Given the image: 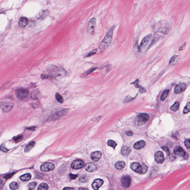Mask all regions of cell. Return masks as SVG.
<instances>
[{"instance_id":"d4e9b609","label":"cell","mask_w":190,"mask_h":190,"mask_svg":"<svg viewBox=\"0 0 190 190\" xmlns=\"http://www.w3.org/2000/svg\"><path fill=\"white\" fill-rule=\"evenodd\" d=\"M126 166V163L123 161H119L117 162L115 165V167L118 170L123 169Z\"/></svg>"},{"instance_id":"5bb4252c","label":"cell","mask_w":190,"mask_h":190,"mask_svg":"<svg viewBox=\"0 0 190 190\" xmlns=\"http://www.w3.org/2000/svg\"><path fill=\"white\" fill-rule=\"evenodd\" d=\"M174 152L175 155L179 157H183L185 155L186 153L182 147L176 146L174 148Z\"/></svg>"},{"instance_id":"8992f818","label":"cell","mask_w":190,"mask_h":190,"mask_svg":"<svg viewBox=\"0 0 190 190\" xmlns=\"http://www.w3.org/2000/svg\"><path fill=\"white\" fill-rule=\"evenodd\" d=\"M151 37V34L147 35L144 38L139 46V51L140 53H143L145 50L146 48L149 44Z\"/></svg>"},{"instance_id":"9a60e30c","label":"cell","mask_w":190,"mask_h":190,"mask_svg":"<svg viewBox=\"0 0 190 190\" xmlns=\"http://www.w3.org/2000/svg\"><path fill=\"white\" fill-rule=\"evenodd\" d=\"M103 183V180L100 179H96L94 180L92 184V187L94 190H98L102 185Z\"/></svg>"},{"instance_id":"7402d4cb","label":"cell","mask_w":190,"mask_h":190,"mask_svg":"<svg viewBox=\"0 0 190 190\" xmlns=\"http://www.w3.org/2000/svg\"><path fill=\"white\" fill-rule=\"evenodd\" d=\"M130 152H131V149L129 147L125 145L122 146L121 151L122 155L124 156H127L129 155Z\"/></svg>"},{"instance_id":"e575fe53","label":"cell","mask_w":190,"mask_h":190,"mask_svg":"<svg viewBox=\"0 0 190 190\" xmlns=\"http://www.w3.org/2000/svg\"><path fill=\"white\" fill-rule=\"evenodd\" d=\"M190 103L188 102L184 107L183 109V112L184 114H187L190 112Z\"/></svg>"},{"instance_id":"1f68e13d","label":"cell","mask_w":190,"mask_h":190,"mask_svg":"<svg viewBox=\"0 0 190 190\" xmlns=\"http://www.w3.org/2000/svg\"><path fill=\"white\" fill-rule=\"evenodd\" d=\"M48 186L45 183H41L40 185L38 188L39 190H47L48 189Z\"/></svg>"},{"instance_id":"2e32d148","label":"cell","mask_w":190,"mask_h":190,"mask_svg":"<svg viewBox=\"0 0 190 190\" xmlns=\"http://www.w3.org/2000/svg\"><path fill=\"white\" fill-rule=\"evenodd\" d=\"M85 169L89 172H92L96 171L97 169V167L95 164L92 163H90L85 165Z\"/></svg>"},{"instance_id":"ab89813d","label":"cell","mask_w":190,"mask_h":190,"mask_svg":"<svg viewBox=\"0 0 190 190\" xmlns=\"http://www.w3.org/2000/svg\"><path fill=\"white\" fill-rule=\"evenodd\" d=\"M79 180L82 182H87L88 180V176L86 175H83V176L81 177L79 179Z\"/></svg>"},{"instance_id":"484cf974","label":"cell","mask_w":190,"mask_h":190,"mask_svg":"<svg viewBox=\"0 0 190 190\" xmlns=\"http://www.w3.org/2000/svg\"><path fill=\"white\" fill-rule=\"evenodd\" d=\"M35 141H32L29 143L24 149L25 152H28L30 150L33 148L35 145Z\"/></svg>"},{"instance_id":"7c38bea8","label":"cell","mask_w":190,"mask_h":190,"mask_svg":"<svg viewBox=\"0 0 190 190\" xmlns=\"http://www.w3.org/2000/svg\"><path fill=\"white\" fill-rule=\"evenodd\" d=\"M155 158L156 162L161 164L164 162L165 157L163 152L161 151H157L155 155Z\"/></svg>"},{"instance_id":"e0dca14e","label":"cell","mask_w":190,"mask_h":190,"mask_svg":"<svg viewBox=\"0 0 190 190\" xmlns=\"http://www.w3.org/2000/svg\"><path fill=\"white\" fill-rule=\"evenodd\" d=\"M186 86L185 84H179L175 87V93L176 94H180L186 90Z\"/></svg>"},{"instance_id":"f35d334b","label":"cell","mask_w":190,"mask_h":190,"mask_svg":"<svg viewBox=\"0 0 190 190\" xmlns=\"http://www.w3.org/2000/svg\"><path fill=\"white\" fill-rule=\"evenodd\" d=\"M142 166V170H141V172L140 173V174H144L146 173L147 171V167L146 166V165H145V164H142L141 165Z\"/></svg>"},{"instance_id":"4fadbf2b","label":"cell","mask_w":190,"mask_h":190,"mask_svg":"<svg viewBox=\"0 0 190 190\" xmlns=\"http://www.w3.org/2000/svg\"><path fill=\"white\" fill-rule=\"evenodd\" d=\"M130 168L134 171L140 174L142 170V166L139 163L137 162L132 163L130 165Z\"/></svg>"},{"instance_id":"9c48e42d","label":"cell","mask_w":190,"mask_h":190,"mask_svg":"<svg viewBox=\"0 0 190 190\" xmlns=\"http://www.w3.org/2000/svg\"><path fill=\"white\" fill-rule=\"evenodd\" d=\"M54 168V164L51 163H47L42 165L41 170L43 172H48L53 170Z\"/></svg>"},{"instance_id":"d6986e66","label":"cell","mask_w":190,"mask_h":190,"mask_svg":"<svg viewBox=\"0 0 190 190\" xmlns=\"http://www.w3.org/2000/svg\"><path fill=\"white\" fill-rule=\"evenodd\" d=\"M102 156V153L100 151H97L93 152L91 155V158L93 161H97L100 160Z\"/></svg>"},{"instance_id":"603a6c76","label":"cell","mask_w":190,"mask_h":190,"mask_svg":"<svg viewBox=\"0 0 190 190\" xmlns=\"http://www.w3.org/2000/svg\"><path fill=\"white\" fill-rule=\"evenodd\" d=\"M28 24V20L26 18H21L19 21V26L21 28H24L27 26Z\"/></svg>"},{"instance_id":"4316f807","label":"cell","mask_w":190,"mask_h":190,"mask_svg":"<svg viewBox=\"0 0 190 190\" xmlns=\"http://www.w3.org/2000/svg\"><path fill=\"white\" fill-rule=\"evenodd\" d=\"M31 178V175L30 173H26L20 177V179L21 180L24 182H26L29 180Z\"/></svg>"},{"instance_id":"9f6ffc18","label":"cell","mask_w":190,"mask_h":190,"mask_svg":"<svg viewBox=\"0 0 190 190\" xmlns=\"http://www.w3.org/2000/svg\"><path fill=\"white\" fill-rule=\"evenodd\" d=\"M2 180H1V179H0V184H1V183H2Z\"/></svg>"},{"instance_id":"c3c4849f","label":"cell","mask_w":190,"mask_h":190,"mask_svg":"<svg viewBox=\"0 0 190 190\" xmlns=\"http://www.w3.org/2000/svg\"><path fill=\"white\" fill-rule=\"evenodd\" d=\"M0 150L5 152H7L8 151V150L4 146H0Z\"/></svg>"},{"instance_id":"4dcf8cb0","label":"cell","mask_w":190,"mask_h":190,"mask_svg":"<svg viewBox=\"0 0 190 190\" xmlns=\"http://www.w3.org/2000/svg\"><path fill=\"white\" fill-rule=\"evenodd\" d=\"M19 187V185L16 182H13L10 185V188L12 190H16L18 189Z\"/></svg>"},{"instance_id":"d6a6232c","label":"cell","mask_w":190,"mask_h":190,"mask_svg":"<svg viewBox=\"0 0 190 190\" xmlns=\"http://www.w3.org/2000/svg\"><path fill=\"white\" fill-rule=\"evenodd\" d=\"M107 145H108L109 146L112 147L113 149H115L116 146H117V144L114 141L110 140L107 142Z\"/></svg>"},{"instance_id":"11a10c76","label":"cell","mask_w":190,"mask_h":190,"mask_svg":"<svg viewBox=\"0 0 190 190\" xmlns=\"http://www.w3.org/2000/svg\"><path fill=\"white\" fill-rule=\"evenodd\" d=\"M79 189H81V190H82V189H85H85H87L82 188H80Z\"/></svg>"},{"instance_id":"db71d44e","label":"cell","mask_w":190,"mask_h":190,"mask_svg":"<svg viewBox=\"0 0 190 190\" xmlns=\"http://www.w3.org/2000/svg\"><path fill=\"white\" fill-rule=\"evenodd\" d=\"M35 127H30L28 128L27 129L30 130H35Z\"/></svg>"},{"instance_id":"f1b7e54d","label":"cell","mask_w":190,"mask_h":190,"mask_svg":"<svg viewBox=\"0 0 190 190\" xmlns=\"http://www.w3.org/2000/svg\"><path fill=\"white\" fill-rule=\"evenodd\" d=\"M179 107V102L176 101L175 102L172 106L171 107V109L172 111L176 112L178 110Z\"/></svg>"},{"instance_id":"83f0119b","label":"cell","mask_w":190,"mask_h":190,"mask_svg":"<svg viewBox=\"0 0 190 190\" xmlns=\"http://www.w3.org/2000/svg\"><path fill=\"white\" fill-rule=\"evenodd\" d=\"M169 90H165L163 91V93H162L161 94V100L162 101H163L165 100L166 99V97H167V96L169 95Z\"/></svg>"},{"instance_id":"d590c367","label":"cell","mask_w":190,"mask_h":190,"mask_svg":"<svg viewBox=\"0 0 190 190\" xmlns=\"http://www.w3.org/2000/svg\"><path fill=\"white\" fill-rule=\"evenodd\" d=\"M23 139V136L22 135H19L18 136H15L14 138V141L16 143H18L22 140Z\"/></svg>"},{"instance_id":"f5cc1de1","label":"cell","mask_w":190,"mask_h":190,"mask_svg":"<svg viewBox=\"0 0 190 190\" xmlns=\"http://www.w3.org/2000/svg\"><path fill=\"white\" fill-rule=\"evenodd\" d=\"M73 188H68V187H66L63 189V190H73Z\"/></svg>"},{"instance_id":"8fae6325","label":"cell","mask_w":190,"mask_h":190,"mask_svg":"<svg viewBox=\"0 0 190 190\" xmlns=\"http://www.w3.org/2000/svg\"><path fill=\"white\" fill-rule=\"evenodd\" d=\"M132 179L129 176H124L121 180V182L122 186L125 188H128L131 185Z\"/></svg>"},{"instance_id":"44dd1931","label":"cell","mask_w":190,"mask_h":190,"mask_svg":"<svg viewBox=\"0 0 190 190\" xmlns=\"http://www.w3.org/2000/svg\"><path fill=\"white\" fill-rule=\"evenodd\" d=\"M48 15V12L46 10H42L37 15L36 18L38 20H41L45 18Z\"/></svg>"},{"instance_id":"f907efd6","label":"cell","mask_w":190,"mask_h":190,"mask_svg":"<svg viewBox=\"0 0 190 190\" xmlns=\"http://www.w3.org/2000/svg\"><path fill=\"white\" fill-rule=\"evenodd\" d=\"M14 174V173H10V174H8V175H6L5 176L4 178L5 179H8L10 177H11L12 175H13V174Z\"/></svg>"},{"instance_id":"ba28073f","label":"cell","mask_w":190,"mask_h":190,"mask_svg":"<svg viewBox=\"0 0 190 190\" xmlns=\"http://www.w3.org/2000/svg\"><path fill=\"white\" fill-rule=\"evenodd\" d=\"M13 103L10 102H3L0 103V107L3 111L5 112H8L12 109Z\"/></svg>"},{"instance_id":"30bf717a","label":"cell","mask_w":190,"mask_h":190,"mask_svg":"<svg viewBox=\"0 0 190 190\" xmlns=\"http://www.w3.org/2000/svg\"><path fill=\"white\" fill-rule=\"evenodd\" d=\"M84 166V162L81 160H76L73 161L71 165V168L73 169H80Z\"/></svg>"},{"instance_id":"681fc988","label":"cell","mask_w":190,"mask_h":190,"mask_svg":"<svg viewBox=\"0 0 190 190\" xmlns=\"http://www.w3.org/2000/svg\"><path fill=\"white\" fill-rule=\"evenodd\" d=\"M49 77L48 75H47L46 74H42L41 75V78L42 79H47Z\"/></svg>"},{"instance_id":"74e56055","label":"cell","mask_w":190,"mask_h":190,"mask_svg":"<svg viewBox=\"0 0 190 190\" xmlns=\"http://www.w3.org/2000/svg\"><path fill=\"white\" fill-rule=\"evenodd\" d=\"M97 51V49H93L92 51H91L86 56V57H90L93 56V55L96 54Z\"/></svg>"},{"instance_id":"ffe728a7","label":"cell","mask_w":190,"mask_h":190,"mask_svg":"<svg viewBox=\"0 0 190 190\" xmlns=\"http://www.w3.org/2000/svg\"><path fill=\"white\" fill-rule=\"evenodd\" d=\"M146 145V142L144 140H141L136 142L134 145V148L137 150L141 149L144 148Z\"/></svg>"},{"instance_id":"f6af8a7d","label":"cell","mask_w":190,"mask_h":190,"mask_svg":"<svg viewBox=\"0 0 190 190\" xmlns=\"http://www.w3.org/2000/svg\"><path fill=\"white\" fill-rule=\"evenodd\" d=\"M190 141L189 139H187L185 142V145L187 148L189 149L190 148Z\"/></svg>"},{"instance_id":"ac0fdd59","label":"cell","mask_w":190,"mask_h":190,"mask_svg":"<svg viewBox=\"0 0 190 190\" xmlns=\"http://www.w3.org/2000/svg\"><path fill=\"white\" fill-rule=\"evenodd\" d=\"M181 57L180 56L174 55L172 57L169 63L170 66H173L178 63L180 60Z\"/></svg>"},{"instance_id":"bcb514c9","label":"cell","mask_w":190,"mask_h":190,"mask_svg":"<svg viewBox=\"0 0 190 190\" xmlns=\"http://www.w3.org/2000/svg\"><path fill=\"white\" fill-rule=\"evenodd\" d=\"M139 79H137L135 81L131 83V84H134V86L136 88H139L140 87L139 85Z\"/></svg>"},{"instance_id":"8d00e7d4","label":"cell","mask_w":190,"mask_h":190,"mask_svg":"<svg viewBox=\"0 0 190 190\" xmlns=\"http://www.w3.org/2000/svg\"><path fill=\"white\" fill-rule=\"evenodd\" d=\"M37 183L35 182H32L29 183L28 185V188L29 190H34L35 188L37 186Z\"/></svg>"},{"instance_id":"60d3db41","label":"cell","mask_w":190,"mask_h":190,"mask_svg":"<svg viewBox=\"0 0 190 190\" xmlns=\"http://www.w3.org/2000/svg\"><path fill=\"white\" fill-rule=\"evenodd\" d=\"M134 47L137 49L139 50V47L138 46V39L136 37L134 38V40L133 42Z\"/></svg>"},{"instance_id":"277c9868","label":"cell","mask_w":190,"mask_h":190,"mask_svg":"<svg viewBox=\"0 0 190 190\" xmlns=\"http://www.w3.org/2000/svg\"><path fill=\"white\" fill-rule=\"evenodd\" d=\"M29 94V90L25 89H18L15 92L16 98L22 100L26 99L28 97Z\"/></svg>"},{"instance_id":"7bdbcfd3","label":"cell","mask_w":190,"mask_h":190,"mask_svg":"<svg viewBox=\"0 0 190 190\" xmlns=\"http://www.w3.org/2000/svg\"><path fill=\"white\" fill-rule=\"evenodd\" d=\"M161 148H162V149L164 151L166 152L167 154L168 155H170V153H171L170 150L169 149V148H168L167 146H162V147H161Z\"/></svg>"},{"instance_id":"cb8c5ba5","label":"cell","mask_w":190,"mask_h":190,"mask_svg":"<svg viewBox=\"0 0 190 190\" xmlns=\"http://www.w3.org/2000/svg\"><path fill=\"white\" fill-rule=\"evenodd\" d=\"M40 94L37 90L34 91L31 93L30 97L34 100H38Z\"/></svg>"},{"instance_id":"ee69618b","label":"cell","mask_w":190,"mask_h":190,"mask_svg":"<svg viewBox=\"0 0 190 190\" xmlns=\"http://www.w3.org/2000/svg\"><path fill=\"white\" fill-rule=\"evenodd\" d=\"M138 88L139 89V91L141 94H143L146 92V90L144 87L140 86Z\"/></svg>"},{"instance_id":"816d5d0a","label":"cell","mask_w":190,"mask_h":190,"mask_svg":"<svg viewBox=\"0 0 190 190\" xmlns=\"http://www.w3.org/2000/svg\"><path fill=\"white\" fill-rule=\"evenodd\" d=\"M126 134L128 136H131L133 134V133L131 131H128L126 132Z\"/></svg>"},{"instance_id":"7a4b0ae2","label":"cell","mask_w":190,"mask_h":190,"mask_svg":"<svg viewBox=\"0 0 190 190\" xmlns=\"http://www.w3.org/2000/svg\"><path fill=\"white\" fill-rule=\"evenodd\" d=\"M113 30L114 28L113 27L110 29L101 43L99 48L102 51L106 50L111 44L112 40Z\"/></svg>"},{"instance_id":"b9f144b4","label":"cell","mask_w":190,"mask_h":190,"mask_svg":"<svg viewBox=\"0 0 190 190\" xmlns=\"http://www.w3.org/2000/svg\"><path fill=\"white\" fill-rule=\"evenodd\" d=\"M97 68L96 67H93V68H91L90 69L87 70L86 72H85V74L87 75L90 74L91 73L94 72L95 70H96Z\"/></svg>"},{"instance_id":"f546056e","label":"cell","mask_w":190,"mask_h":190,"mask_svg":"<svg viewBox=\"0 0 190 190\" xmlns=\"http://www.w3.org/2000/svg\"><path fill=\"white\" fill-rule=\"evenodd\" d=\"M137 95H136L135 97H132L130 96H127L126 97V98H124V103H127V102H132V101L134 100V99L136 98L137 97Z\"/></svg>"},{"instance_id":"5b68a950","label":"cell","mask_w":190,"mask_h":190,"mask_svg":"<svg viewBox=\"0 0 190 190\" xmlns=\"http://www.w3.org/2000/svg\"><path fill=\"white\" fill-rule=\"evenodd\" d=\"M149 116L146 113H143L139 114L136 118L135 122L137 126L144 125L149 120Z\"/></svg>"},{"instance_id":"7dc6e473","label":"cell","mask_w":190,"mask_h":190,"mask_svg":"<svg viewBox=\"0 0 190 190\" xmlns=\"http://www.w3.org/2000/svg\"><path fill=\"white\" fill-rule=\"evenodd\" d=\"M69 176L70 179H76L78 176L77 175H74V174H69Z\"/></svg>"},{"instance_id":"52a82bcc","label":"cell","mask_w":190,"mask_h":190,"mask_svg":"<svg viewBox=\"0 0 190 190\" xmlns=\"http://www.w3.org/2000/svg\"><path fill=\"white\" fill-rule=\"evenodd\" d=\"M96 19L93 18L90 20L88 23L87 26V32L89 34L92 35L94 34L95 27L96 25Z\"/></svg>"},{"instance_id":"6da1fadb","label":"cell","mask_w":190,"mask_h":190,"mask_svg":"<svg viewBox=\"0 0 190 190\" xmlns=\"http://www.w3.org/2000/svg\"><path fill=\"white\" fill-rule=\"evenodd\" d=\"M47 71L49 74L55 78H63L66 75L65 70L63 68L54 65L48 66Z\"/></svg>"},{"instance_id":"3957f363","label":"cell","mask_w":190,"mask_h":190,"mask_svg":"<svg viewBox=\"0 0 190 190\" xmlns=\"http://www.w3.org/2000/svg\"><path fill=\"white\" fill-rule=\"evenodd\" d=\"M171 28V24L167 21H160L156 25L157 31L163 34H167Z\"/></svg>"},{"instance_id":"836d02e7","label":"cell","mask_w":190,"mask_h":190,"mask_svg":"<svg viewBox=\"0 0 190 190\" xmlns=\"http://www.w3.org/2000/svg\"><path fill=\"white\" fill-rule=\"evenodd\" d=\"M55 98L57 100L58 102L60 103H63V97L59 93H57L55 94Z\"/></svg>"}]
</instances>
